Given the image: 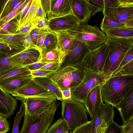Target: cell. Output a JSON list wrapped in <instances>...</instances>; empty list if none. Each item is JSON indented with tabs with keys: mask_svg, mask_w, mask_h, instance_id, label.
Masks as SVG:
<instances>
[{
	"mask_svg": "<svg viewBox=\"0 0 133 133\" xmlns=\"http://www.w3.org/2000/svg\"><path fill=\"white\" fill-rule=\"evenodd\" d=\"M60 103L55 101L40 114L31 116L25 111L19 133H46L52 124L57 109Z\"/></svg>",
	"mask_w": 133,
	"mask_h": 133,
	"instance_id": "cell-3",
	"label": "cell"
},
{
	"mask_svg": "<svg viewBox=\"0 0 133 133\" xmlns=\"http://www.w3.org/2000/svg\"><path fill=\"white\" fill-rule=\"evenodd\" d=\"M92 4L95 5L102 8H103L104 6V0H91Z\"/></svg>",
	"mask_w": 133,
	"mask_h": 133,
	"instance_id": "cell-59",
	"label": "cell"
},
{
	"mask_svg": "<svg viewBox=\"0 0 133 133\" xmlns=\"http://www.w3.org/2000/svg\"><path fill=\"white\" fill-rule=\"evenodd\" d=\"M106 44L107 58L103 73L110 78L133 46V38L108 37Z\"/></svg>",
	"mask_w": 133,
	"mask_h": 133,
	"instance_id": "cell-2",
	"label": "cell"
},
{
	"mask_svg": "<svg viewBox=\"0 0 133 133\" xmlns=\"http://www.w3.org/2000/svg\"><path fill=\"white\" fill-rule=\"evenodd\" d=\"M106 43L94 50H90L82 62L85 69L98 73H103L106 61Z\"/></svg>",
	"mask_w": 133,
	"mask_h": 133,
	"instance_id": "cell-8",
	"label": "cell"
},
{
	"mask_svg": "<svg viewBox=\"0 0 133 133\" xmlns=\"http://www.w3.org/2000/svg\"><path fill=\"white\" fill-rule=\"evenodd\" d=\"M32 25V24L24 26L18 30L15 34L22 37L27 36L30 33L33 29Z\"/></svg>",
	"mask_w": 133,
	"mask_h": 133,
	"instance_id": "cell-46",
	"label": "cell"
},
{
	"mask_svg": "<svg viewBox=\"0 0 133 133\" xmlns=\"http://www.w3.org/2000/svg\"><path fill=\"white\" fill-rule=\"evenodd\" d=\"M54 32L57 36V48L60 51L62 63L76 39V36L70 30Z\"/></svg>",
	"mask_w": 133,
	"mask_h": 133,
	"instance_id": "cell-17",
	"label": "cell"
},
{
	"mask_svg": "<svg viewBox=\"0 0 133 133\" xmlns=\"http://www.w3.org/2000/svg\"><path fill=\"white\" fill-rule=\"evenodd\" d=\"M109 78L104 73L85 69L82 81L77 87L71 90V98L84 105L89 92L95 87L102 85Z\"/></svg>",
	"mask_w": 133,
	"mask_h": 133,
	"instance_id": "cell-7",
	"label": "cell"
},
{
	"mask_svg": "<svg viewBox=\"0 0 133 133\" xmlns=\"http://www.w3.org/2000/svg\"><path fill=\"white\" fill-rule=\"evenodd\" d=\"M33 78L30 75L7 79L0 81V88L12 95Z\"/></svg>",
	"mask_w": 133,
	"mask_h": 133,
	"instance_id": "cell-18",
	"label": "cell"
},
{
	"mask_svg": "<svg viewBox=\"0 0 133 133\" xmlns=\"http://www.w3.org/2000/svg\"><path fill=\"white\" fill-rule=\"evenodd\" d=\"M12 96L17 99L28 97H39L56 100L55 96L33 78Z\"/></svg>",
	"mask_w": 133,
	"mask_h": 133,
	"instance_id": "cell-9",
	"label": "cell"
},
{
	"mask_svg": "<svg viewBox=\"0 0 133 133\" xmlns=\"http://www.w3.org/2000/svg\"><path fill=\"white\" fill-rule=\"evenodd\" d=\"M49 19V28L54 32L69 30L81 23L72 13Z\"/></svg>",
	"mask_w": 133,
	"mask_h": 133,
	"instance_id": "cell-12",
	"label": "cell"
},
{
	"mask_svg": "<svg viewBox=\"0 0 133 133\" xmlns=\"http://www.w3.org/2000/svg\"><path fill=\"white\" fill-rule=\"evenodd\" d=\"M125 26L133 28V18L126 24Z\"/></svg>",
	"mask_w": 133,
	"mask_h": 133,
	"instance_id": "cell-61",
	"label": "cell"
},
{
	"mask_svg": "<svg viewBox=\"0 0 133 133\" xmlns=\"http://www.w3.org/2000/svg\"><path fill=\"white\" fill-rule=\"evenodd\" d=\"M40 61L46 63L57 62L61 64L62 62L59 50L57 48L44 54H41Z\"/></svg>",
	"mask_w": 133,
	"mask_h": 133,
	"instance_id": "cell-31",
	"label": "cell"
},
{
	"mask_svg": "<svg viewBox=\"0 0 133 133\" xmlns=\"http://www.w3.org/2000/svg\"><path fill=\"white\" fill-rule=\"evenodd\" d=\"M54 71L39 69L31 71V75L33 78L36 77H46Z\"/></svg>",
	"mask_w": 133,
	"mask_h": 133,
	"instance_id": "cell-44",
	"label": "cell"
},
{
	"mask_svg": "<svg viewBox=\"0 0 133 133\" xmlns=\"http://www.w3.org/2000/svg\"><path fill=\"white\" fill-rule=\"evenodd\" d=\"M19 111L17 113L14 119L12 133H19V126L20 122L25 114L26 106L24 102H22Z\"/></svg>",
	"mask_w": 133,
	"mask_h": 133,
	"instance_id": "cell-34",
	"label": "cell"
},
{
	"mask_svg": "<svg viewBox=\"0 0 133 133\" xmlns=\"http://www.w3.org/2000/svg\"><path fill=\"white\" fill-rule=\"evenodd\" d=\"M93 129V122L91 120L77 128L73 133H92Z\"/></svg>",
	"mask_w": 133,
	"mask_h": 133,
	"instance_id": "cell-43",
	"label": "cell"
},
{
	"mask_svg": "<svg viewBox=\"0 0 133 133\" xmlns=\"http://www.w3.org/2000/svg\"><path fill=\"white\" fill-rule=\"evenodd\" d=\"M51 31L49 28L39 29L36 45L41 50L46 37Z\"/></svg>",
	"mask_w": 133,
	"mask_h": 133,
	"instance_id": "cell-38",
	"label": "cell"
},
{
	"mask_svg": "<svg viewBox=\"0 0 133 133\" xmlns=\"http://www.w3.org/2000/svg\"><path fill=\"white\" fill-rule=\"evenodd\" d=\"M104 16L118 22L126 24L133 18V5L111 8L104 5L102 11Z\"/></svg>",
	"mask_w": 133,
	"mask_h": 133,
	"instance_id": "cell-13",
	"label": "cell"
},
{
	"mask_svg": "<svg viewBox=\"0 0 133 133\" xmlns=\"http://www.w3.org/2000/svg\"><path fill=\"white\" fill-rule=\"evenodd\" d=\"M33 79L37 83L53 94L57 99L63 100L61 91L53 82L47 77H36Z\"/></svg>",
	"mask_w": 133,
	"mask_h": 133,
	"instance_id": "cell-24",
	"label": "cell"
},
{
	"mask_svg": "<svg viewBox=\"0 0 133 133\" xmlns=\"http://www.w3.org/2000/svg\"><path fill=\"white\" fill-rule=\"evenodd\" d=\"M49 19L47 17L36 20L32 24V29H42L49 28Z\"/></svg>",
	"mask_w": 133,
	"mask_h": 133,
	"instance_id": "cell-42",
	"label": "cell"
},
{
	"mask_svg": "<svg viewBox=\"0 0 133 133\" xmlns=\"http://www.w3.org/2000/svg\"><path fill=\"white\" fill-rule=\"evenodd\" d=\"M103 133H124L121 126L114 121L111 122Z\"/></svg>",
	"mask_w": 133,
	"mask_h": 133,
	"instance_id": "cell-41",
	"label": "cell"
},
{
	"mask_svg": "<svg viewBox=\"0 0 133 133\" xmlns=\"http://www.w3.org/2000/svg\"><path fill=\"white\" fill-rule=\"evenodd\" d=\"M32 1V0H29L23 8L19 15L17 18L18 23L21 21L27 12L30 8Z\"/></svg>",
	"mask_w": 133,
	"mask_h": 133,
	"instance_id": "cell-53",
	"label": "cell"
},
{
	"mask_svg": "<svg viewBox=\"0 0 133 133\" xmlns=\"http://www.w3.org/2000/svg\"><path fill=\"white\" fill-rule=\"evenodd\" d=\"M17 105V102L16 99L0 88V116L10 118Z\"/></svg>",
	"mask_w": 133,
	"mask_h": 133,
	"instance_id": "cell-19",
	"label": "cell"
},
{
	"mask_svg": "<svg viewBox=\"0 0 133 133\" xmlns=\"http://www.w3.org/2000/svg\"><path fill=\"white\" fill-rule=\"evenodd\" d=\"M47 63L39 61L25 66L31 71L40 69Z\"/></svg>",
	"mask_w": 133,
	"mask_h": 133,
	"instance_id": "cell-51",
	"label": "cell"
},
{
	"mask_svg": "<svg viewBox=\"0 0 133 133\" xmlns=\"http://www.w3.org/2000/svg\"><path fill=\"white\" fill-rule=\"evenodd\" d=\"M113 106L103 102L99 110L92 120L93 122L92 133H103L109 123L114 120V111Z\"/></svg>",
	"mask_w": 133,
	"mask_h": 133,
	"instance_id": "cell-10",
	"label": "cell"
},
{
	"mask_svg": "<svg viewBox=\"0 0 133 133\" xmlns=\"http://www.w3.org/2000/svg\"><path fill=\"white\" fill-rule=\"evenodd\" d=\"M39 29L34 28L32 29L30 34V36L33 42L37 45Z\"/></svg>",
	"mask_w": 133,
	"mask_h": 133,
	"instance_id": "cell-56",
	"label": "cell"
},
{
	"mask_svg": "<svg viewBox=\"0 0 133 133\" xmlns=\"http://www.w3.org/2000/svg\"><path fill=\"white\" fill-rule=\"evenodd\" d=\"M58 48V39L56 34L51 31L46 37L41 49V54L51 51Z\"/></svg>",
	"mask_w": 133,
	"mask_h": 133,
	"instance_id": "cell-28",
	"label": "cell"
},
{
	"mask_svg": "<svg viewBox=\"0 0 133 133\" xmlns=\"http://www.w3.org/2000/svg\"><path fill=\"white\" fill-rule=\"evenodd\" d=\"M0 53L11 57L23 50L17 49L8 45L0 43Z\"/></svg>",
	"mask_w": 133,
	"mask_h": 133,
	"instance_id": "cell-37",
	"label": "cell"
},
{
	"mask_svg": "<svg viewBox=\"0 0 133 133\" xmlns=\"http://www.w3.org/2000/svg\"><path fill=\"white\" fill-rule=\"evenodd\" d=\"M61 64L59 62H54L47 63L40 69L55 71L60 67Z\"/></svg>",
	"mask_w": 133,
	"mask_h": 133,
	"instance_id": "cell-48",
	"label": "cell"
},
{
	"mask_svg": "<svg viewBox=\"0 0 133 133\" xmlns=\"http://www.w3.org/2000/svg\"><path fill=\"white\" fill-rule=\"evenodd\" d=\"M121 126L124 133H133V117L126 124Z\"/></svg>",
	"mask_w": 133,
	"mask_h": 133,
	"instance_id": "cell-50",
	"label": "cell"
},
{
	"mask_svg": "<svg viewBox=\"0 0 133 133\" xmlns=\"http://www.w3.org/2000/svg\"><path fill=\"white\" fill-rule=\"evenodd\" d=\"M85 1L87 3L90 10L91 12V17L93 16L98 12L102 11L103 9V8L95 5L91 3L90 2V1L89 0H85Z\"/></svg>",
	"mask_w": 133,
	"mask_h": 133,
	"instance_id": "cell-52",
	"label": "cell"
},
{
	"mask_svg": "<svg viewBox=\"0 0 133 133\" xmlns=\"http://www.w3.org/2000/svg\"><path fill=\"white\" fill-rule=\"evenodd\" d=\"M133 89V75L111 76L102 85L103 101L117 108Z\"/></svg>",
	"mask_w": 133,
	"mask_h": 133,
	"instance_id": "cell-1",
	"label": "cell"
},
{
	"mask_svg": "<svg viewBox=\"0 0 133 133\" xmlns=\"http://www.w3.org/2000/svg\"><path fill=\"white\" fill-rule=\"evenodd\" d=\"M133 75V58L124 66L117 69L111 76Z\"/></svg>",
	"mask_w": 133,
	"mask_h": 133,
	"instance_id": "cell-36",
	"label": "cell"
},
{
	"mask_svg": "<svg viewBox=\"0 0 133 133\" xmlns=\"http://www.w3.org/2000/svg\"><path fill=\"white\" fill-rule=\"evenodd\" d=\"M25 0H21V1L17 3L15 6L14 9L13 10H14L19 7H20L24 3Z\"/></svg>",
	"mask_w": 133,
	"mask_h": 133,
	"instance_id": "cell-60",
	"label": "cell"
},
{
	"mask_svg": "<svg viewBox=\"0 0 133 133\" xmlns=\"http://www.w3.org/2000/svg\"><path fill=\"white\" fill-rule=\"evenodd\" d=\"M31 72L26 67L23 66L14 70L9 72L0 76V81L11 78L31 75Z\"/></svg>",
	"mask_w": 133,
	"mask_h": 133,
	"instance_id": "cell-32",
	"label": "cell"
},
{
	"mask_svg": "<svg viewBox=\"0 0 133 133\" xmlns=\"http://www.w3.org/2000/svg\"><path fill=\"white\" fill-rule=\"evenodd\" d=\"M63 100L71 98V90L69 89H66L61 91Z\"/></svg>",
	"mask_w": 133,
	"mask_h": 133,
	"instance_id": "cell-57",
	"label": "cell"
},
{
	"mask_svg": "<svg viewBox=\"0 0 133 133\" xmlns=\"http://www.w3.org/2000/svg\"><path fill=\"white\" fill-rule=\"evenodd\" d=\"M21 0H9L3 12L0 14V19L6 16L13 10L16 5Z\"/></svg>",
	"mask_w": 133,
	"mask_h": 133,
	"instance_id": "cell-39",
	"label": "cell"
},
{
	"mask_svg": "<svg viewBox=\"0 0 133 133\" xmlns=\"http://www.w3.org/2000/svg\"><path fill=\"white\" fill-rule=\"evenodd\" d=\"M133 58V46L127 52L118 69L122 67L127 64Z\"/></svg>",
	"mask_w": 133,
	"mask_h": 133,
	"instance_id": "cell-49",
	"label": "cell"
},
{
	"mask_svg": "<svg viewBox=\"0 0 133 133\" xmlns=\"http://www.w3.org/2000/svg\"><path fill=\"white\" fill-rule=\"evenodd\" d=\"M117 7L133 5V0H117Z\"/></svg>",
	"mask_w": 133,
	"mask_h": 133,
	"instance_id": "cell-54",
	"label": "cell"
},
{
	"mask_svg": "<svg viewBox=\"0 0 133 133\" xmlns=\"http://www.w3.org/2000/svg\"><path fill=\"white\" fill-rule=\"evenodd\" d=\"M85 70L81 63L60 67L47 77L53 82L61 91L66 89L71 90L81 83L84 76Z\"/></svg>",
	"mask_w": 133,
	"mask_h": 133,
	"instance_id": "cell-4",
	"label": "cell"
},
{
	"mask_svg": "<svg viewBox=\"0 0 133 133\" xmlns=\"http://www.w3.org/2000/svg\"><path fill=\"white\" fill-rule=\"evenodd\" d=\"M72 0H51V13L49 19L72 13Z\"/></svg>",
	"mask_w": 133,
	"mask_h": 133,
	"instance_id": "cell-22",
	"label": "cell"
},
{
	"mask_svg": "<svg viewBox=\"0 0 133 133\" xmlns=\"http://www.w3.org/2000/svg\"><path fill=\"white\" fill-rule=\"evenodd\" d=\"M18 99L23 102L26 106V111L30 115H38L46 109L56 100L39 97H28Z\"/></svg>",
	"mask_w": 133,
	"mask_h": 133,
	"instance_id": "cell-14",
	"label": "cell"
},
{
	"mask_svg": "<svg viewBox=\"0 0 133 133\" xmlns=\"http://www.w3.org/2000/svg\"><path fill=\"white\" fill-rule=\"evenodd\" d=\"M10 123L7 118L0 116V133H6L10 129Z\"/></svg>",
	"mask_w": 133,
	"mask_h": 133,
	"instance_id": "cell-45",
	"label": "cell"
},
{
	"mask_svg": "<svg viewBox=\"0 0 133 133\" xmlns=\"http://www.w3.org/2000/svg\"><path fill=\"white\" fill-rule=\"evenodd\" d=\"M69 128L66 122L62 118L56 120L46 133H65Z\"/></svg>",
	"mask_w": 133,
	"mask_h": 133,
	"instance_id": "cell-29",
	"label": "cell"
},
{
	"mask_svg": "<svg viewBox=\"0 0 133 133\" xmlns=\"http://www.w3.org/2000/svg\"><path fill=\"white\" fill-rule=\"evenodd\" d=\"M117 109L119 111L123 122L122 125H125L133 117V89Z\"/></svg>",
	"mask_w": 133,
	"mask_h": 133,
	"instance_id": "cell-21",
	"label": "cell"
},
{
	"mask_svg": "<svg viewBox=\"0 0 133 133\" xmlns=\"http://www.w3.org/2000/svg\"><path fill=\"white\" fill-rule=\"evenodd\" d=\"M18 20L17 18L0 27V34H15Z\"/></svg>",
	"mask_w": 133,
	"mask_h": 133,
	"instance_id": "cell-35",
	"label": "cell"
},
{
	"mask_svg": "<svg viewBox=\"0 0 133 133\" xmlns=\"http://www.w3.org/2000/svg\"><path fill=\"white\" fill-rule=\"evenodd\" d=\"M47 17L46 13L41 3V0L37 11L36 20L41 18Z\"/></svg>",
	"mask_w": 133,
	"mask_h": 133,
	"instance_id": "cell-55",
	"label": "cell"
},
{
	"mask_svg": "<svg viewBox=\"0 0 133 133\" xmlns=\"http://www.w3.org/2000/svg\"><path fill=\"white\" fill-rule=\"evenodd\" d=\"M30 34L27 36L22 37L24 48L25 49H36L41 52V49L33 42L30 37Z\"/></svg>",
	"mask_w": 133,
	"mask_h": 133,
	"instance_id": "cell-40",
	"label": "cell"
},
{
	"mask_svg": "<svg viewBox=\"0 0 133 133\" xmlns=\"http://www.w3.org/2000/svg\"><path fill=\"white\" fill-rule=\"evenodd\" d=\"M10 57L0 53V76L5 75L16 68L23 67L15 63Z\"/></svg>",
	"mask_w": 133,
	"mask_h": 133,
	"instance_id": "cell-27",
	"label": "cell"
},
{
	"mask_svg": "<svg viewBox=\"0 0 133 133\" xmlns=\"http://www.w3.org/2000/svg\"><path fill=\"white\" fill-rule=\"evenodd\" d=\"M107 38H133V28L126 26L116 28L105 31Z\"/></svg>",
	"mask_w": 133,
	"mask_h": 133,
	"instance_id": "cell-26",
	"label": "cell"
},
{
	"mask_svg": "<svg viewBox=\"0 0 133 133\" xmlns=\"http://www.w3.org/2000/svg\"><path fill=\"white\" fill-rule=\"evenodd\" d=\"M104 5L111 8L117 7L116 0H104Z\"/></svg>",
	"mask_w": 133,
	"mask_h": 133,
	"instance_id": "cell-58",
	"label": "cell"
},
{
	"mask_svg": "<svg viewBox=\"0 0 133 133\" xmlns=\"http://www.w3.org/2000/svg\"><path fill=\"white\" fill-rule=\"evenodd\" d=\"M103 101L101 92V85L92 89L87 96L84 105L91 120H92L98 112Z\"/></svg>",
	"mask_w": 133,
	"mask_h": 133,
	"instance_id": "cell-15",
	"label": "cell"
},
{
	"mask_svg": "<svg viewBox=\"0 0 133 133\" xmlns=\"http://www.w3.org/2000/svg\"><path fill=\"white\" fill-rule=\"evenodd\" d=\"M65 133H69V131H66Z\"/></svg>",
	"mask_w": 133,
	"mask_h": 133,
	"instance_id": "cell-62",
	"label": "cell"
},
{
	"mask_svg": "<svg viewBox=\"0 0 133 133\" xmlns=\"http://www.w3.org/2000/svg\"><path fill=\"white\" fill-rule=\"evenodd\" d=\"M41 3L47 17L49 18L51 13V0H41Z\"/></svg>",
	"mask_w": 133,
	"mask_h": 133,
	"instance_id": "cell-47",
	"label": "cell"
},
{
	"mask_svg": "<svg viewBox=\"0 0 133 133\" xmlns=\"http://www.w3.org/2000/svg\"><path fill=\"white\" fill-rule=\"evenodd\" d=\"M41 52L34 49H24L10 57L16 64L22 66L32 64L40 61Z\"/></svg>",
	"mask_w": 133,
	"mask_h": 133,
	"instance_id": "cell-16",
	"label": "cell"
},
{
	"mask_svg": "<svg viewBox=\"0 0 133 133\" xmlns=\"http://www.w3.org/2000/svg\"><path fill=\"white\" fill-rule=\"evenodd\" d=\"M62 102V118L67 123L70 133L87 123L88 112L82 102L72 98Z\"/></svg>",
	"mask_w": 133,
	"mask_h": 133,
	"instance_id": "cell-5",
	"label": "cell"
},
{
	"mask_svg": "<svg viewBox=\"0 0 133 133\" xmlns=\"http://www.w3.org/2000/svg\"><path fill=\"white\" fill-rule=\"evenodd\" d=\"M90 51L86 45L75 39L60 67L73 65L82 63Z\"/></svg>",
	"mask_w": 133,
	"mask_h": 133,
	"instance_id": "cell-11",
	"label": "cell"
},
{
	"mask_svg": "<svg viewBox=\"0 0 133 133\" xmlns=\"http://www.w3.org/2000/svg\"><path fill=\"white\" fill-rule=\"evenodd\" d=\"M22 37L15 34H0V43L5 44L15 48L23 50Z\"/></svg>",
	"mask_w": 133,
	"mask_h": 133,
	"instance_id": "cell-25",
	"label": "cell"
},
{
	"mask_svg": "<svg viewBox=\"0 0 133 133\" xmlns=\"http://www.w3.org/2000/svg\"><path fill=\"white\" fill-rule=\"evenodd\" d=\"M29 0H25L23 4L20 7L13 10L6 16L1 18L0 27L2 26L11 20L17 18Z\"/></svg>",
	"mask_w": 133,
	"mask_h": 133,
	"instance_id": "cell-33",
	"label": "cell"
},
{
	"mask_svg": "<svg viewBox=\"0 0 133 133\" xmlns=\"http://www.w3.org/2000/svg\"><path fill=\"white\" fill-rule=\"evenodd\" d=\"M72 14L81 23H87L91 12L85 0H72Z\"/></svg>",
	"mask_w": 133,
	"mask_h": 133,
	"instance_id": "cell-20",
	"label": "cell"
},
{
	"mask_svg": "<svg viewBox=\"0 0 133 133\" xmlns=\"http://www.w3.org/2000/svg\"><path fill=\"white\" fill-rule=\"evenodd\" d=\"M69 30L75 35L76 40L86 45L90 50L101 46L107 41L106 35L96 25L82 23Z\"/></svg>",
	"mask_w": 133,
	"mask_h": 133,
	"instance_id": "cell-6",
	"label": "cell"
},
{
	"mask_svg": "<svg viewBox=\"0 0 133 133\" xmlns=\"http://www.w3.org/2000/svg\"><path fill=\"white\" fill-rule=\"evenodd\" d=\"M125 24L118 22L109 17L104 16L100 25L101 29L104 32L116 28L125 26Z\"/></svg>",
	"mask_w": 133,
	"mask_h": 133,
	"instance_id": "cell-30",
	"label": "cell"
},
{
	"mask_svg": "<svg viewBox=\"0 0 133 133\" xmlns=\"http://www.w3.org/2000/svg\"><path fill=\"white\" fill-rule=\"evenodd\" d=\"M40 1L41 0H32L27 12L21 21L18 23L16 33L23 27L32 24L35 21Z\"/></svg>",
	"mask_w": 133,
	"mask_h": 133,
	"instance_id": "cell-23",
	"label": "cell"
}]
</instances>
